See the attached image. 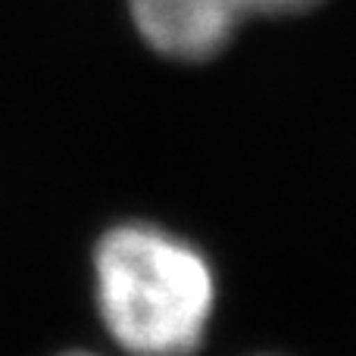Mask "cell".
Segmentation results:
<instances>
[{
    "label": "cell",
    "instance_id": "1",
    "mask_svg": "<svg viewBox=\"0 0 356 356\" xmlns=\"http://www.w3.org/2000/svg\"><path fill=\"white\" fill-rule=\"evenodd\" d=\"M94 294L110 338L129 356H191L213 319L216 278L184 238L125 222L94 250Z\"/></svg>",
    "mask_w": 356,
    "mask_h": 356
},
{
    "label": "cell",
    "instance_id": "2",
    "mask_svg": "<svg viewBox=\"0 0 356 356\" xmlns=\"http://www.w3.org/2000/svg\"><path fill=\"white\" fill-rule=\"evenodd\" d=\"M322 0H129L141 38L169 60L203 63L253 16H297Z\"/></svg>",
    "mask_w": 356,
    "mask_h": 356
},
{
    "label": "cell",
    "instance_id": "3",
    "mask_svg": "<svg viewBox=\"0 0 356 356\" xmlns=\"http://www.w3.org/2000/svg\"><path fill=\"white\" fill-rule=\"evenodd\" d=\"M66 356H94V353H66Z\"/></svg>",
    "mask_w": 356,
    "mask_h": 356
}]
</instances>
